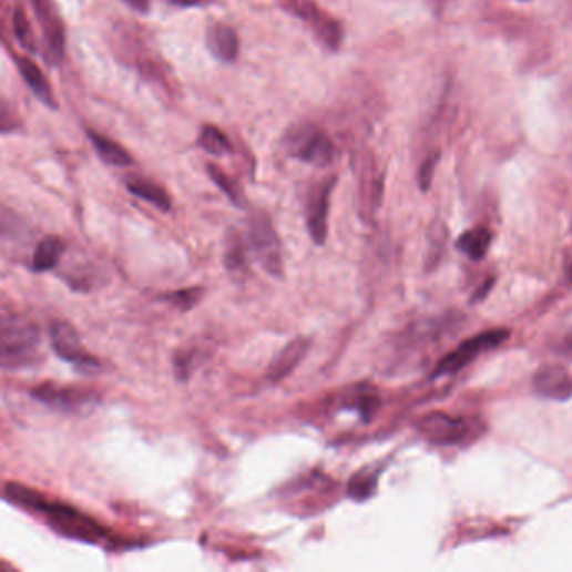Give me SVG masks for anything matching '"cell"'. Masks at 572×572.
Listing matches in <instances>:
<instances>
[{
	"label": "cell",
	"mask_w": 572,
	"mask_h": 572,
	"mask_svg": "<svg viewBox=\"0 0 572 572\" xmlns=\"http://www.w3.org/2000/svg\"><path fill=\"white\" fill-rule=\"evenodd\" d=\"M4 497L9 502L44 515L45 522L64 538L88 542V544H98L110 538V531L90 515L83 514L67 503L51 502L38 490L29 489L21 483H8Z\"/></svg>",
	"instance_id": "obj_1"
},
{
	"label": "cell",
	"mask_w": 572,
	"mask_h": 572,
	"mask_svg": "<svg viewBox=\"0 0 572 572\" xmlns=\"http://www.w3.org/2000/svg\"><path fill=\"white\" fill-rule=\"evenodd\" d=\"M41 335L29 317L11 313L8 307L0 317V362L6 371L29 368L41 358Z\"/></svg>",
	"instance_id": "obj_2"
},
{
	"label": "cell",
	"mask_w": 572,
	"mask_h": 572,
	"mask_svg": "<svg viewBox=\"0 0 572 572\" xmlns=\"http://www.w3.org/2000/svg\"><path fill=\"white\" fill-rule=\"evenodd\" d=\"M247 245L267 274L274 277L283 276V245L273 222L263 212L252 214L248 218Z\"/></svg>",
	"instance_id": "obj_3"
},
{
	"label": "cell",
	"mask_w": 572,
	"mask_h": 572,
	"mask_svg": "<svg viewBox=\"0 0 572 572\" xmlns=\"http://www.w3.org/2000/svg\"><path fill=\"white\" fill-rule=\"evenodd\" d=\"M286 149L294 159L316 166L329 165L335 156V143L316 124H304L294 129L287 135Z\"/></svg>",
	"instance_id": "obj_4"
},
{
	"label": "cell",
	"mask_w": 572,
	"mask_h": 572,
	"mask_svg": "<svg viewBox=\"0 0 572 572\" xmlns=\"http://www.w3.org/2000/svg\"><path fill=\"white\" fill-rule=\"evenodd\" d=\"M31 397L32 400L39 401L52 410L71 415L88 413V411L94 410L96 405H100L96 391L73 387V385L62 387V385L44 384L31 390Z\"/></svg>",
	"instance_id": "obj_5"
},
{
	"label": "cell",
	"mask_w": 572,
	"mask_h": 572,
	"mask_svg": "<svg viewBox=\"0 0 572 572\" xmlns=\"http://www.w3.org/2000/svg\"><path fill=\"white\" fill-rule=\"evenodd\" d=\"M509 339V331L507 329H496V331L480 333V335L472 336V338L463 341L459 348L453 349L452 353L445 356L437 368H435L433 378H441V376L457 375L463 368L476 361L483 353L492 351L499 348L503 341Z\"/></svg>",
	"instance_id": "obj_6"
},
{
	"label": "cell",
	"mask_w": 572,
	"mask_h": 572,
	"mask_svg": "<svg viewBox=\"0 0 572 572\" xmlns=\"http://www.w3.org/2000/svg\"><path fill=\"white\" fill-rule=\"evenodd\" d=\"M52 349L62 361L70 362L78 371L96 372L101 369L100 361L94 358L81 343L80 335L70 323L54 319L49 325Z\"/></svg>",
	"instance_id": "obj_7"
},
{
	"label": "cell",
	"mask_w": 572,
	"mask_h": 572,
	"mask_svg": "<svg viewBox=\"0 0 572 572\" xmlns=\"http://www.w3.org/2000/svg\"><path fill=\"white\" fill-rule=\"evenodd\" d=\"M280 6L313 28L323 44L336 51L341 45L343 29L336 19L317 8L314 0H279Z\"/></svg>",
	"instance_id": "obj_8"
},
{
	"label": "cell",
	"mask_w": 572,
	"mask_h": 572,
	"mask_svg": "<svg viewBox=\"0 0 572 572\" xmlns=\"http://www.w3.org/2000/svg\"><path fill=\"white\" fill-rule=\"evenodd\" d=\"M417 430L435 445L462 443L469 437L470 425L463 418L452 415L437 413L425 415L417 423Z\"/></svg>",
	"instance_id": "obj_9"
},
{
	"label": "cell",
	"mask_w": 572,
	"mask_h": 572,
	"mask_svg": "<svg viewBox=\"0 0 572 572\" xmlns=\"http://www.w3.org/2000/svg\"><path fill=\"white\" fill-rule=\"evenodd\" d=\"M335 185L336 176H331L313 188L307 198V231L316 245H325L328 238L329 202Z\"/></svg>",
	"instance_id": "obj_10"
},
{
	"label": "cell",
	"mask_w": 572,
	"mask_h": 572,
	"mask_svg": "<svg viewBox=\"0 0 572 572\" xmlns=\"http://www.w3.org/2000/svg\"><path fill=\"white\" fill-rule=\"evenodd\" d=\"M532 388L539 397L548 398V400H571L572 372L561 365L542 366L532 379Z\"/></svg>",
	"instance_id": "obj_11"
},
{
	"label": "cell",
	"mask_w": 572,
	"mask_h": 572,
	"mask_svg": "<svg viewBox=\"0 0 572 572\" xmlns=\"http://www.w3.org/2000/svg\"><path fill=\"white\" fill-rule=\"evenodd\" d=\"M32 9L44 29L45 41H48L49 58L52 62H59L64 55V25L55 14L52 0H31Z\"/></svg>",
	"instance_id": "obj_12"
},
{
	"label": "cell",
	"mask_w": 572,
	"mask_h": 572,
	"mask_svg": "<svg viewBox=\"0 0 572 572\" xmlns=\"http://www.w3.org/2000/svg\"><path fill=\"white\" fill-rule=\"evenodd\" d=\"M12 59H14L19 74H21L24 83L28 84L29 90L34 93V96L38 98L41 103H44L45 106L51 108V110H58L54 91H52L45 74L39 70L38 64H35L32 59H29L28 55L14 54Z\"/></svg>",
	"instance_id": "obj_13"
},
{
	"label": "cell",
	"mask_w": 572,
	"mask_h": 572,
	"mask_svg": "<svg viewBox=\"0 0 572 572\" xmlns=\"http://www.w3.org/2000/svg\"><path fill=\"white\" fill-rule=\"evenodd\" d=\"M309 339L296 338L286 348L280 349L267 368V379L270 384H279V381L286 379L303 361L304 356L309 351Z\"/></svg>",
	"instance_id": "obj_14"
},
{
	"label": "cell",
	"mask_w": 572,
	"mask_h": 572,
	"mask_svg": "<svg viewBox=\"0 0 572 572\" xmlns=\"http://www.w3.org/2000/svg\"><path fill=\"white\" fill-rule=\"evenodd\" d=\"M205 41H207V48L212 55L218 61L225 62V64L234 62L237 59L238 51H241L237 32L224 22H215V24L208 25Z\"/></svg>",
	"instance_id": "obj_15"
},
{
	"label": "cell",
	"mask_w": 572,
	"mask_h": 572,
	"mask_svg": "<svg viewBox=\"0 0 572 572\" xmlns=\"http://www.w3.org/2000/svg\"><path fill=\"white\" fill-rule=\"evenodd\" d=\"M64 251H67V245L61 238L55 237V235H48L39 242L34 254H32L31 269L38 274L54 270L61 263Z\"/></svg>",
	"instance_id": "obj_16"
},
{
	"label": "cell",
	"mask_w": 572,
	"mask_h": 572,
	"mask_svg": "<svg viewBox=\"0 0 572 572\" xmlns=\"http://www.w3.org/2000/svg\"><path fill=\"white\" fill-rule=\"evenodd\" d=\"M126 188L130 194L135 195L140 201L149 202L159 211L168 212L172 208V198L166 194V190L152 180L133 176V178L126 180Z\"/></svg>",
	"instance_id": "obj_17"
},
{
	"label": "cell",
	"mask_w": 572,
	"mask_h": 572,
	"mask_svg": "<svg viewBox=\"0 0 572 572\" xmlns=\"http://www.w3.org/2000/svg\"><path fill=\"white\" fill-rule=\"evenodd\" d=\"M88 140L93 145L94 152L98 153L101 160L111 166H130L133 163V156L130 155L120 143L114 140L108 139V136L101 135V133L94 132V130H88Z\"/></svg>",
	"instance_id": "obj_18"
},
{
	"label": "cell",
	"mask_w": 572,
	"mask_h": 572,
	"mask_svg": "<svg viewBox=\"0 0 572 572\" xmlns=\"http://www.w3.org/2000/svg\"><path fill=\"white\" fill-rule=\"evenodd\" d=\"M492 244V234L487 228L477 227L463 232L457 241V248L472 261H482Z\"/></svg>",
	"instance_id": "obj_19"
},
{
	"label": "cell",
	"mask_w": 572,
	"mask_h": 572,
	"mask_svg": "<svg viewBox=\"0 0 572 572\" xmlns=\"http://www.w3.org/2000/svg\"><path fill=\"white\" fill-rule=\"evenodd\" d=\"M378 407V395L372 394L371 390H366V388H356L349 397L345 398V404H343V408H346V410L358 411L365 421L371 420Z\"/></svg>",
	"instance_id": "obj_20"
},
{
	"label": "cell",
	"mask_w": 572,
	"mask_h": 572,
	"mask_svg": "<svg viewBox=\"0 0 572 572\" xmlns=\"http://www.w3.org/2000/svg\"><path fill=\"white\" fill-rule=\"evenodd\" d=\"M197 143L204 152L214 156H224L232 152V143L228 142L227 135L212 124L202 129Z\"/></svg>",
	"instance_id": "obj_21"
},
{
	"label": "cell",
	"mask_w": 572,
	"mask_h": 572,
	"mask_svg": "<svg viewBox=\"0 0 572 572\" xmlns=\"http://www.w3.org/2000/svg\"><path fill=\"white\" fill-rule=\"evenodd\" d=\"M378 486V473L365 469L351 477L348 483V496L356 502H365L375 493Z\"/></svg>",
	"instance_id": "obj_22"
},
{
	"label": "cell",
	"mask_w": 572,
	"mask_h": 572,
	"mask_svg": "<svg viewBox=\"0 0 572 572\" xmlns=\"http://www.w3.org/2000/svg\"><path fill=\"white\" fill-rule=\"evenodd\" d=\"M12 31H14L16 39H18L19 44H21L25 51L31 52V54L38 51V48H35L34 32H32L28 16H25L24 9H22L21 6H18L14 12H12Z\"/></svg>",
	"instance_id": "obj_23"
},
{
	"label": "cell",
	"mask_w": 572,
	"mask_h": 572,
	"mask_svg": "<svg viewBox=\"0 0 572 572\" xmlns=\"http://www.w3.org/2000/svg\"><path fill=\"white\" fill-rule=\"evenodd\" d=\"M207 172L208 175H211L212 182L227 195L228 201H231L235 207H242V205H244V195H242L241 188H238L235 180H232L227 173L222 172V170L215 165H208Z\"/></svg>",
	"instance_id": "obj_24"
},
{
	"label": "cell",
	"mask_w": 572,
	"mask_h": 572,
	"mask_svg": "<svg viewBox=\"0 0 572 572\" xmlns=\"http://www.w3.org/2000/svg\"><path fill=\"white\" fill-rule=\"evenodd\" d=\"M225 266L231 273H244L247 269V251L241 238H234L225 251Z\"/></svg>",
	"instance_id": "obj_25"
},
{
	"label": "cell",
	"mask_w": 572,
	"mask_h": 572,
	"mask_svg": "<svg viewBox=\"0 0 572 572\" xmlns=\"http://www.w3.org/2000/svg\"><path fill=\"white\" fill-rule=\"evenodd\" d=\"M202 294H204V289H201V287H190V289H180L166 294V296H163V300L178 307L180 310H188L197 306Z\"/></svg>",
	"instance_id": "obj_26"
},
{
	"label": "cell",
	"mask_w": 572,
	"mask_h": 572,
	"mask_svg": "<svg viewBox=\"0 0 572 572\" xmlns=\"http://www.w3.org/2000/svg\"><path fill=\"white\" fill-rule=\"evenodd\" d=\"M437 155L428 156L421 165L420 173H418V180H420V188L427 192L430 188L431 180H433L435 166H437Z\"/></svg>",
	"instance_id": "obj_27"
},
{
	"label": "cell",
	"mask_w": 572,
	"mask_h": 572,
	"mask_svg": "<svg viewBox=\"0 0 572 572\" xmlns=\"http://www.w3.org/2000/svg\"><path fill=\"white\" fill-rule=\"evenodd\" d=\"M123 2L133 11L142 12V14H146L150 11V4H152V0H123Z\"/></svg>",
	"instance_id": "obj_28"
},
{
	"label": "cell",
	"mask_w": 572,
	"mask_h": 572,
	"mask_svg": "<svg viewBox=\"0 0 572 572\" xmlns=\"http://www.w3.org/2000/svg\"><path fill=\"white\" fill-rule=\"evenodd\" d=\"M170 4L176 6V8H197V6L204 4L205 0H168Z\"/></svg>",
	"instance_id": "obj_29"
},
{
	"label": "cell",
	"mask_w": 572,
	"mask_h": 572,
	"mask_svg": "<svg viewBox=\"0 0 572 572\" xmlns=\"http://www.w3.org/2000/svg\"><path fill=\"white\" fill-rule=\"evenodd\" d=\"M564 348L568 349V351H572V328L571 331H569L568 335H565Z\"/></svg>",
	"instance_id": "obj_30"
},
{
	"label": "cell",
	"mask_w": 572,
	"mask_h": 572,
	"mask_svg": "<svg viewBox=\"0 0 572 572\" xmlns=\"http://www.w3.org/2000/svg\"><path fill=\"white\" fill-rule=\"evenodd\" d=\"M522 2H529V0H522Z\"/></svg>",
	"instance_id": "obj_31"
}]
</instances>
